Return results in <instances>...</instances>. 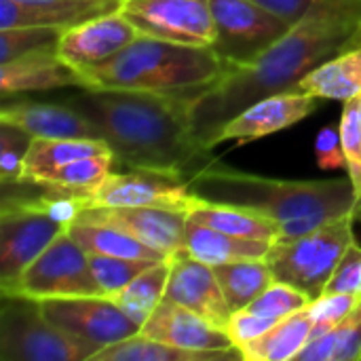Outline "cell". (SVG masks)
Segmentation results:
<instances>
[{"mask_svg": "<svg viewBox=\"0 0 361 361\" xmlns=\"http://www.w3.org/2000/svg\"><path fill=\"white\" fill-rule=\"evenodd\" d=\"M361 36V15H319L290 27L262 55L226 72L188 102L199 146L212 152L222 127L262 97L298 91V82Z\"/></svg>", "mask_w": 361, "mask_h": 361, "instance_id": "obj_1", "label": "cell"}, {"mask_svg": "<svg viewBox=\"0 0 361 361\" xmlns=\"http://www.w3.org/2000/svg\"><path fill=\"white\" fill-rule=\"evenodd\" d=\"M91 121L121 167L176 171L188 178L207 161L188 121V99L176 95L80 87L63 99Z\"/></svg>", "mask_w": 361, "mask_h": 361, "instance_id": "obj_2", "label": "cell"}, {"mask_svg": "<svg viewBox=\"0 0 361 361\" xmlns=\"http://www.w3.org/2000/svg\"><path fill=\"white\" fill-rule=\"evenodd\" d=\"M186 184L197 199L243 205L264 214L279 224L281 239L305 235L357 212L360 203L349 176L338 180H277L228 167L216 159L190 173Z\"/></svg>", "mask_w": 361, "mask_h": 361, "instance_id": "obj_3", "label": "cell"}, {"mask_svg": "<svg viewBox=\"0 0 361 361\" xmlns=\"http://www.w3.org/2000/svg\"><path fill=\"white\" fill-rule=\"evenodd\" d=\"M233 66L214 47L182 44L152 36H137L106 63L82 74L85 87L129 89L192 99L218 82Z\"/></svg>", "mask_w": 361, "mask_h": 361, "instance_id": "obj_4", "label": "cell"}, {"mask_svg": "<svg viewBox=\"0 0 361 361\" xmlns=\"http://www.w3.org/2000/svg\"><path fill=\"white\" fill-rule=\"evenodd\" d=\"M66 228L44 205L38 184H2L0 288L11 286Z\"/></svg>", "mask_w": 361, "mask_h": 361, "instance_id": "obj_5", "label": "cell"}, {"mask_svg": "<svg viewBox=\"0 0 361 361\" xmlns=\"http://www.w3.org/2000/svg\"><path fill=\"white\" fill-rule=\"evenodd\" d=\"M357 212L345 214L305 235L279 239L271 245L267 262L277 281H286L311 300H317L334 275L343 254L355 241Z\"/></svg>", "mask_w": 361, "mask_h": 361, "instance_id": "obj_6", "label": "cell"}, {"mask_svg": "<svg viewBox=\"0 0 361 361\" xmlns=\"http://www.w3.org/2000/svg\"><path fill=\"white\" fill-rule=\"evenodd\" d=\"M97 351L63 332L42 311L40 300L2 294L0 360L2 361H91Z\"/></svg>", "mask_w": 361, "mask_h": 361, "instance_id": "obj_7", "label": "cell"}, {"mask_svg": "<svg viewBox=\"0 0 361 361\" xmlns=\"http://www.w3.org/2000/svg\"><path fill=\"white\" fill-rule=\"evenodd\" d=\"M0 294H17L34 300L102 296L93 277L89 254L74 241L68 228Z\"/></svg>", "mask_w": 361, "mask_h": 361, "instance_id": "obj_8", "label": "cell"}, {"mask_svg": "<svg viewBox=\"0 0 361 361\" xmlns=\"http://www.w3.org/2000/svg\"><path fill=\"white\" fill-rule=\"evenodd\" d=\"M78 214L91 207H180L188 209L195 201L186 178L176 171L125 167L110 171L97 186L80 197Z\"/></svg>", "mask_w": 361, "mask_h": 361, "instance_id": "obj_9", "label": "cell"}, {"mask_svg": "<svg viewBox=\"0 0 361 361\" xmlns=\"http://www.w3.org/2000/svg\"><path fill=\"white\" fill-rule=\"evenodd\" d=\"M214 51L233 68L245 66L290 32V23L252 0H209Z\"/></svg>", "mask_w": 361, "mask_h": 361, "instance_id": "obj_10", "label": "cell"}, {"mask_svg": "<svg viewBox=\"0 0 361 361\" xmlns=\"http://www.w3.org/2000/svg\"><path fill=\"white\" fill-rule=\"evenodd\" d=\"M44 315L74 338L91 345L95 351L142 332V324L129 317L114 298L108 296H70L40 300Z\"/></svg>", "mask_w": 361, "mask_h": 361, "instance_id": "obj_11", "label": "cell"}, {"mask_svg": "<svg viewBox=\"0 0 361 361\" xmlns=\"http://www.w3.org/2000/svg\"><path fill=\"white\" fill-rule=\"evenodd\" d=\"M121 13L142 36L199 47L216 40L209 0H125Z\"/></svg>", "mask_w": 361, "mask_h": 361, "instance_id": "obj_12", "label": "cell"}, {"mask_svg": "<svg viewBox=\"0 0 361 361\" xmlns=\"http://www.w3.org/2000/svg\"><path fill=\"white\" fill-rule=\"evenodd\" d=\"M137 36V27L121 13V8H116L66 27L59 36L57 53L63 61L85 74L121 53Z\"/></svg>", "mask_w": 361, "mask_h": 361, "instance_id": "obj_13", "label": "cell"}, {"mask_svg": "<svg viewBox=\"0 0 361 361\" xmlns=\"http://www.w3.org/2000/svg\"><path fill=\"white\" fill-rule=\"evenodd\" d=\"M76 220L114 226L146 245L171 256L184 250L188 209L180 207H91L82 209Z\"/></svg>", "mask_w": 361, "mask_h": 361, "instance_id": "obj_14", "label": "cell"}, {"mask_svg": "<svg viewBox=\"0 0 361 361\" xmlns=\"http://www.w3.org/2000/svg\"><path fill=\"white\" fill-rule=\"evenodd\" d=\"M165 298L201 315L222 330H226L233 315L214 273V267L197 260L186 250L169 256V279Z\"/></svg>", "mask_w": 361, "mask_h": 361, "instance_id": "obj_15", "label": "cell"}, {"mask_svg": "<svg viewBox=\"0 0 361 361\" xmlns=\"http://www.w3.org/2000/svg\"><path fill=\"white\" fill-rule=\"evenodd\" d=\"M317 95L305 91H286L258 99L247 106L235 118H231L216 137V146L222 142L247 144L252 140H260L264 135L283 131L298 121L311 116L319 106Z\"/></svg>", "mask_w": 361, "mask_h": 361, "instance_id": "obj_16", "label": "cell"}, {"mask_svg": "<svg viewBox=\"0 0 361 361\" xmlns=\"http://www.w3.org/2000/svg\"><path fill=\"white\" fill-rule=\"evenodd\" d=\"M142 334L161 343L190 351H231L233 338L226 330L209 324L201 315L163 298L152 315L144 322Z\"/></svg>", "mask_w": 361, "mask_h": 361, "instance_id": "obj_17", "label": "cell"}, {"mask_svg": "<svg viewBox=\"0 0 361 361\" xmlns=\"http://www.w3.org/2000/svg\"><path fill=\"white\" fill-rule=\"evenodd\" d=\"M85 87L82 74L63 61L57 47L38 49L0 63V89L4 97L34 91Z\"/></svg>", "mask_w": 361, "mask_h": 361, "instance_id": "obj_18", "label": "cell"}, {"mask_svg": "<svg viewBox=\"0 0 361 361\" xmlns=\"http://www.w3.org/2000/svg\"><path fill=\"white\" fill-rule=\"evenodd\" d=\"M0 121L25 129L32 137H99L91 121L66 102H4L0 108Z\"/></svg>", "mask_w": 361, "mask_h": 361, "instance_id": "obj_19", "label": "cell"}, {"mask_svg": "<svg viewBox=\"0 0 361 361\" xmlns=\"http://www.w3.org/2000/svg\"><path fill=\"white\" fill-rule=\"evenodd\" d=\"M273 243L258 241V239H243L207 224H199L188 218L186 233H184V250L195 256L197 260L218 267L237 260H260L269 256Z\"/></svg>", "mask_w": 361, "mask_h": 361, "instance_id": "obj_20", "label": "cell"}, {"mask_svg": "<svg viewBox=\"0 0 361 361\" xmlns=\"http://www.w3.org/2000/svg\"><path fill=\"white\" fill-rule=\"evenodd\" d=\"M188 218L199 224H207L212 228H218L222 233L243 237V239H258V241H269V243H275L281 239V228L275 220L243 205L216 203V201H205V199L195 197L192 205L188 207Z\"/></svg>", "mask_w": 361, "mask_h": 361, "instance_id": "obj_21", "label": "cell"}, {"mask_svg": "<svg viewBox=\"0 0 361 361\" xmlns=\"http://www.w3.org/2000/svg\"><path fill=\"white\" fill-rule=\"evenodd\" d=\"M298 91L347 102L361 93V36L298 82Z\"/></svg>", "mask_w": 361, "mask_h": 361, "instance_id": "obj_22", "label": "cell"}, {"mask_svg": "<svg viewBox=\"0 0 361 361\" xmlns=\"http://www.w3.org/2000/svg\"><path fill=\"white\" fill-rule=\"evenodd\" d=\"M104 152H112V150L99 137H57V140L34 137L23 163L21 182L42 184L51 173H55L63 165L76 159L104 154Z\"/></svg>", "mask_w": 361, "mask_h": 361, "instance_id": "obj_23", "label": "cell"}, {"mask_svg": "<svg viewBox=\"0 0 361 361\" xmlns=\"http://www.w3.org/2000/svg\"><path fill=\"white\" fill-rule=\"evenodd\" d=\"M313 336V319L309 307L279 319L262 336L237 347L243 361H296L298 353Z\"/></svg>", "mask_w": 361, "mask_h": 361, "instance_id": "obj_24", "label": "cell"}, {"mask_svg": "<svg viewBox=\"0 0 361 361\" xmlns=\"http://www.w3.org/2000/svg\"><path fill=\"white\" fill-rule=\"evenodd\" d=\"M237 361L241 360L239 349L231 351H190L180 349L167 343H161L157 338H150L142 332H137L131 338H125L121 343H114L106 349H99L91 361Z\"/></svg>", "mask_w": 361, "mask_h": 361, "instance_id": "obj_25", "label": "cell"}, {"mask_svg": "<svg viewBox=\"0 0 361 361\" xmlns=\"http://www.w3.org/2000/svg\"><path fill=\"white\" fill-rule=\"evenodd\" d=\"M68 233L87 254H104V256H118V258H140V260H167L163 252L146 245L144 241L114 228L108 224L87 222V220H72L68 224Z\"/></svg>", "mask_w": 361, "mask_h": 361, "instance_id": "obj_26", "label": "cell"}, {"mask_svg": "<svg viewBox=\"0 0 361 361\" xmlns=\"http://www.w3.org/2000/svg\"><path fill=\"white\" fill-rule=\"evenodd\" d=\"M218 283L226 296L231 311L247 309L273 281L275 275L267 258L260 260H237L214 267Z\"/></svg>", "mask_w": 361, "mask_h": 361, "instance_id": "obj_27", "label": "cell"}, {"mask_svg": "<svg viewBox=\"0 0 361 361\" xmlns=\"http://www.w3.org/2000/svg\"><path fill=\"white\" fill-rule=\"evenodd\" d=\"M104 11L93 8H70V6H53L42 2L27 0H0V30L11 27H70L80 21H87ZM108 13V11H106Z\"/></svg>", "mask_w": 361, "mask_h": 361, "instance_id": "obj_28", "label": "cell"}, {"mask_svg": "<svg viewBox=\"0 0 361 361\" xmlns=\"http://www.w3.org/2000/svg\"><path fill=\"white\" fill-rule=\"evenodd\" d=\"M296 361H361V298L332 332L311 341Z\"/></svg>", "mask_w": 361, "mask_h": 361, "instance_id": "obj_29", "label": "cell"}, {"mask_svg": "<svg viewBox=\"0 0 361 361\" xmlns=\"http://www.w3.org/2000/svg\"><path fill=\"white\" fill-rule=\"evenodd\" d=\"M167 279H169V258L140 273L121 294L114 296V300L129 317H133L137 324L144 326V322L165 298Z\"/></svg>", "mask_w": 361, "mask_h": 361, "instance_id": "obj_30", "label": "cell"}, {"mask_svg": "<svg viewBox=\"0 0 361 361\" xmlns=\"http://www.w3.org/2000/svg\"><path fill=\"white\" fill-rule=\"evenodd\" d=\"M116 165L114 152L93 154L85 159H76L55 173H51L40 186H47L55 192H61L66 197H80L93 186H97Z\"/></svg>", "mask_w": 361, "mask_h": 361, "instance_id": "obj_31", "label": "cell"}, {"mask_svg": "<svg viewBox=\"0 0 361 361\" xmlns=\"http://www.w3.org/2000/svg\"><path fill=\"white\" fill-rule=\"evenodd\" d=\"M89 262L102 296L108 298L121 294L140 273L157 264V260L118 258V256H104V254H89Z\"/></svg>", "mask_w": 361, "mask_h": 361, "instance_id": "obj_32", "label": "cell"}, {"mask_svg": "<svg viewBox=\"0 0 361 361\" xmlns=\"http://www.w3.org/2000/svg\"><path fill=\"white\" fill-rule=\"evenodd\" d=\"M290 25L319 15H361V0H252Z\"/></svg>", "mask_w": 361, "mask_h": 361, "instance_id": "obj_33", "label": "cell"}, {"mask_svg": "<svg viewBox=\"0 0 361 361\" xmlns=\"http://www.w3.org/2000/svg\"><path fill=\"white\" fill-rule=\"evenodd\" d=\"M313 300L300 292L298 288L286 283V281H273L247 309L256 315H262V317H269V319H283V317H290L302 309H307Z\"/></svg>", "mask_w": 361, "mask_h": 361, "instance_id": "obj_34", "label": "cell"}, {"mask_svg": "<svg viewBox=\"0 0 361 361\" xmlns=\"http://www.w3.org/2000/svg\"><path fill=\"white\" fill-rule=\"evenodd\" d=\"M32 142L34 137L25 129L0 121V182L2 184L21 182L23 163Z\"/></svg>", "mask_w": 361, "mask_h": 361, "instance_id": "obj_35", "label": "cell"}, {"mask_svg": "<svg viewBox=\"0 0 361 361\" xmlns=\"http://www.w3.org/2000/svg\"><path fill=\"white\" fill-rule=\"evenodd\" d=\"M61 27H11L0 30V63L21 57L25 53L57 47Z\"/></svg>", "mask_w": 361, "mask_h": 361, "instance_id": "obj_36", "label": "cell"}, {"mask_svg": "<svg viewBox=\"0 0 361 361\" xmlns=\"http://www.w3.org/2000/svg\"><path fill=\"white\" fill-rule=\"evenodd\" d=\"M338 127H341V140H343L345 159H347V176L353 182L355 195L361 201V116L357 97H351L345 102L343 118Z\"/></svg>", "mask_w": 361, "mask_h": 361, "instance_id": "obj_37", "label": "cell"}, {"mask_svg": "<svg viewBox=\"0 0 361 361\" xmlns=\"http://www.w3.org/2000/svg\"><path fill=\"white\" fill-rule=\"evenodd\" d=\"M361 294H324L309 305V313L313 319V336L311 341L332 332L360 302ZM309 341V343H311Z\"/></svg>", "mask_w": 361, "mask_h": 361, "instance_id": "obj_38", "label": "cell"}, {"mask_svg": "<svg viewBox=\"0 0 361 361\" xmlns=\"http://www.w3.org/2000/svg\"><path fill=\"white\" fill-rule=\"evenodd\" d=\"M324 294H361V247L357 241H353L343 254Z\"/></svg>", "mask_w": 361, "mask_h": 361, "instance_id": "obj_39", "label": "cell"}, {"mask_svg": "<svg viewBox=\"0 0 361 361\" xmlns=\"http://www.w3.org/2000/svg\"><path fill=\"white\" fill-rule=\"evenodd\" d=\"M275 324H277L275 319L256 315V313H252L250 309H241V311H233L231 322H228V326H226V332H228V336L233 338L235 347H241V345H247L250 341L262 336V334H264L267 330H271Z\"/></svg>", "mask_w": 361, "mask_h": 361, "instance_id": "obj_40", "label": "cell"}, {"mask_svg": "<svg viewBox=\"0 0 361 361\" xmlns=\"http://www.w3.org/2000/svg\"><path fill=\"white\" fill-rule=\"evenodd\" d=\"M315 159L322 169H347L345 148L341 140V127H324L315 140Z\"/></svg>", "mask_w": 361, "mask_h": 361, "instance_id": "obj_41", "label": "cell"}, {"mask_svg": "<svg viewBox=\"0 0 361 361\" xmlns=\"http://www.w3.org/2000/svg\"><path fill=\"white\" fill-rule=\"evenodd\" d=\"M27 2H42L53 6H70V8H93V11H116L125 0H27Z\"/></svg>", "mask_w": 361, "mask_h": 361, "instance_id": "obj_42", "label": "cell"}]
</instances>
